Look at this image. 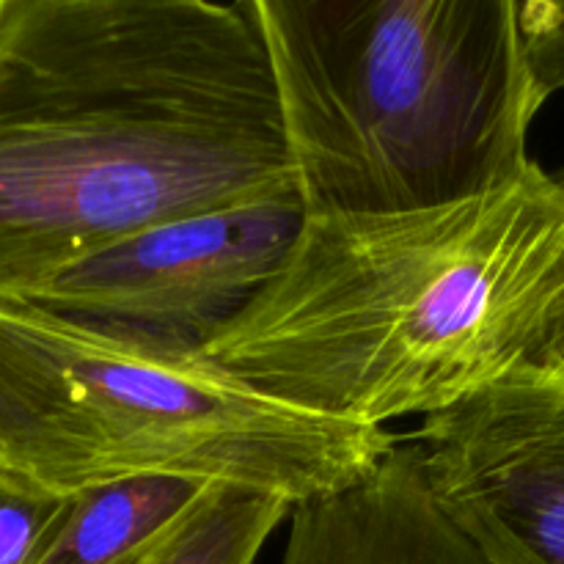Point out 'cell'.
Segmentation results:
<instances>
[{
    "label": "cell",
    "mask_w": 564,
    "mask_h": 564,
    "mask_svg": "<svg viewBox=\"0 0 564 564\" xmlns=\"http://www.w3.org/2000/svg\"><path fill=\"white\" fill-rule=\"evenodd\" d=\"M257 33L308 215L389 213L516 176L543 105L518 0H235Z\"/></svg>",
    "instance_id": "3957f363"
},
{
    "label": "cell",
    "mask_w": 564,
    "mask_h": 564,
    "mask_svg": "<svg viewBox=\"0 0 564 564\" xmlns=\"http://www.w3.org/2000/svg\"><path fill=\"white\" fill-rule=\"evenodd\" d=\"M281 564H494L446 516L408 435L352 485L292 507Z\"/></svg>",
    "instance_id": "52a82bcc"
},
{
    "label": "cell",
    "mask_w": 564,
    "mask_h": 564,
    "mask_svg": "<svg viewBox=\"0 0 564 564\" xmlns=\"http://www.w3.org/2000/svg\"><path fill=\"white\" fill-rule=\"evenodd\" d=\"M523 53L540 105L564 91V0H518Z\"/></svg>",
    "instance_id": "8fae6325"
},
{
    "label": "cell",
    "mask_w": 564,
    "mask_h": 564,
    "mask_svg": "<svg viewBox=\"0 0 564 564\" xmlns=\"http://www.w3.org/2000/svg\"><path fill=\"white\" fill-rule=\"evenodd\" d=\"M292 507L270 490L209 482L149 564H257Z\"/></svg>",
    "instance_id": "9c48e42d"
},
{
    "label": "cell",
    "mask_w": 564,
    "mask_h": 564,
    "mask_svg": "<svg viewBox=\"0 0 564 564\" xmlns=\"http://www.w3.org/2000/svg\"><path fill=\"white\" fill-rule=\"evenodd\" d=\"M306 215L290 196L163 220L88 253L31 303L202 350L273 279Z\"/></svg>",
    "instance_id": "5b68a950"
},
{
    "label": "cell",
    "mask_w": 564,
    "mask_h": 564,
    "mask_svg": "<svg viewBox=\"0 0 564 564\" xmlns=\"http://www.w3.org/2000/svg\"><path fill=\"white\" fill-rule=\"evenodd\" d=\"M301 196L235 3L14 0L0 20V301L147 226Z\"/></svg>",
    "instance_id": "6da1fadb"
},
{
    "label": "cell",
    "mask_w": 564,
    "mask_h": 564,
    "mask_svg": "<svg viewBox=\"0 0 564 564\" xmlns=\"http://www.w3.org/2000/svg\"><path fill=\"white\" fill-rule=\"evenodd\" d=\"M394 441L273 400L196 347L0 301V463L58 494L187 477L301 505L361 479Z\"/></svg>",
    "instance_id": "277c9868"
},
{
    "label": "cell",
    "mask_w": 564,
    "mask_h": 564,
    "mask_svg": "<svg viewBox=\"0 0 564 564\" xmlns=\"http://www.w3.org/2000/svg\"><path fill=\"white\" fill-rule=\"evenodd\" d=\"M207 485L130 477L80 490L33 564H149Z\"/></svg>",
    "instance_id": "ba28073f"
},
{
    "label": "cell",
    "mask_w": 564,
    "mask_h": 564,
    "mask_svg": "<svg viewBox=\"0 0 564 564\" xmlns=\"http://www.w3.org/2000/svg\"><path fill=\"white\" fill-rule=\"evenodd\" d=\"M446 516L494 564H564V389L505 386L411 435Z\"/></svg>",
    "instance_id": "8992f818"
},
{
    "label": "cell",
    "mask_w": 564,
    "mask_h": 564,
    "mask_svg": "<svg viewBox=\"0 0 564 564\" xmlns=\"http://www.w3.org/2000/svg\"><path fill=\"white\" fill-rule=\"evenodd\" d=\"M75 494H58L0 463V564H33L69 512Z\"/></svg>",
    "instance_id": "30bf717a"
},
{
    "label": "cell",
    "mask_w": 564,
    "mask_h": 564,
    "mask_svg": "<svg viewBox=\"0 0 564 564\" xmlns=\"http://www.w3.org/2000/svg\"><path fill=\"white\" fill-rule=\"evenodd\" d=\"M560 176H562V182H564V169H562V171H560Z\"/></svg>",
    "instance_id": "4fadbf2b"
},
{
    "label": "cell",
    "mask_w": 564,
    "mask_h": 564,
    "mask_svg": "<svg viewBox=\"0 0 564 564\" xmlns=\"http://www.w3.org/2000/svg\"><path fill=\"white\" fill-rule=\"evenodd\" d=\"M204 356L273 400L364 427L505 386L564 389V182L538 160L463 198L306 215Z\"/></svg>",
    "instance_id": "7a4b0ae2"
},
{
    "label": "cell",
    "mask_w": 564,
    "mask_h": 564,
    "mask_svg": "<svg viewBox=\"0 0 564 564\" xmlns=\"http://www.w3.org/2000/svg\"><path fill=\"white\" fill-rule=\"evenodd\" d=\"M11 3H14V0H0V20H3L6 11L11 9Z\"/></svg>",
    "instance_id": "7c38bea8"
}]
</instances>
